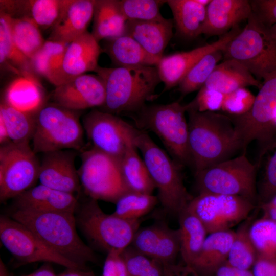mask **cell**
<instances>
[{
	"label": "cell",
	"instance_id": "2e32d148",
	"mask_svg": "<svg viewBox=\"0 0 276 276\" xmlns=\"http://www.w3.org/2000/svg\"><path fill=\"white\" fill-rule=\"evenodd\" d=\"M105 97L104 84L97 74L79 76L55 87L51 94L53 103L77 111L102 107Z\"/></svg>",
	"mask_w": 276,
	"mask_h": 276
},
{
	"label": "cell",
	"instance_id": "4fadbf2b",
	"mask_svg": "<svg viewBox=\"0 0 276 276\" xmlns=\"http://www.w3.org/2000/svg\"><path fill=\"white\" fill-rule=\"evenodd\" d=\"M254 204L239 196L201 193L193 198L188 207L211 234L228 231L246 220Z\"/></svg>",
	"mask_w": 276,
	"mask_h": 276
},
{
	"label": "cell",
	"instance_id": "4dcf8cb0",
	"mask_svg": "<svg viewBox=\"0 0 276 276\" xmlns=\"http://www.w3.org/2000/svg\"><path fill=\"white\" fill-rule=\"evenodd\" d=\"M107 40L105 52L117 67L156 66L161 58L148 53L127 35Z\"/></svg>",
	"mask_w": 276,
	"mask_h": 276
},
{
	"label": "cell",
	"instance_id": "3957f363",
	"mask_svg": "<svg viewBox=\"0 0 276 276\" xmlns=\"http://www.w3.org/2000/svg\"><path fill=\"white\" fill-rule=\"evenodd\" d=\"M103 81L105 101L102 111L128 116L140 111L146 103L157 97L161 82L155 66L104 67L94 71Z\"/></svg>",
	"mask_w": 276,
	"mask_h": 276
},
{
	"label": "cell",
	"instance_id": "52a82bcc",
	"mask_svg": "<svg viewBox=\"0 0 276 276\" xmlns=\"http://www.w3.org/2000/svg\"><path fill=\"white\" fill-rule=\"evenodd\" d=\"M247 20L222 51L223 58L238 61L258 80L263 81L276 72V45L269 28L253 12Z\"/></svg>",
	"mask_w": 276,
	"mask_h": 276
},
{
	"label": "cell",
	"instance_id": "5bb4252c",
	"mask_svg": "<svg viewBox=\"0 0 276 276\" xmlns=\"http://www.w3.org/2000/svg\"><path fill=\"white\" fill-rule=\"evenodd\" d=\"M0 239L5 247L22 263L47 262L67 269L84 271L52 250L28 227L10 217H0Z\"/></svg>",
	"mask_w": 276,
	"mask_h": 276
},
{
	"label": "cell",
	"instance_id": "484cf974",
	"mask_svg": "<svg viewBox=\"0 0 276 276\" xmlns=\"http://www.w3.org/2000/svg\"><path fill=\"white\" fill-rule=\"evenodd\" d=\"M235 234L230 230L209 234L198 256L189 266L200 276H213L227 261Z\"/></svg>",
	"mask_w": 276,
	"mask_h": 276
},
{
	"label": "cell",
	"instance_id": "8fae6325",
	"mask_svg": "<svg viewBox=\"0 0 276 276\" xmlns=\"http://www.w3.org/2000/svg\"><path fill=\"white\" fill-rule=\"evenodd\" d=\"M275 111L276 72L263 81L254 104L247 113L239 116L228 114L241 139L242 153L246 154L248 146L254 141L261 150L276 135L272 127Z\"/></svg>",
	"mask_w": 276,
	"mask_h": 276
},
{
	"label": "cell",
	"instance_id": "f6af8a7d",
	"mask_svg": "<svg viewBox=\"0 0 276 276\" xmlns=\"http://www.w3.org/2000/svg\"><path fill=\"white\" fill-rule=\"evenodd\" d=\"M255 98L246 87L238 88L224 95L221 110L231 116L243 115L251 108Z\"/></svg>",
	"mask_w": 276,
	"mask_h": 276
},
{
	"label": "cell",
	"instance_id": "d590c367",
	"mask_svg": "<svg viewBox=\"0 0 276 276\" xmlns=\"http://www.w3.org/2000/svg\"><path fill=\"white\" fill-rule=\"evenodd\" d=\"M68 44L45 40L41 48L30 59L33 72L50 81L61 67Z\"/></svg>",
	"mask_w": 276,
	"mask_h": 276
},
{
	"label": "cell",
	"instance_id": "277c9868",
	"mask_svg": "<svg viewBox=\"0 0 276 276\" xmlns=\"http://www.w3.org/2000/svg\"><path fill=\"white\" fill-rule=\"evenodd\" d=\"M131 134L157 189L158 201L166 212L178 215L193 199L184 185L182 168L156 144L147 132L132 125Z\"/></svg>",
	"mask_w": 276,
	"mask_h": 276
},
{
	"label": "cell",
	"instance_id": "f35d334b",
	"mask_svg": "<svg viewBox=\"0 0 276 276\" xmlns=\"http://www.w3.org/2000/svg\"><path fill=\"white\" fill-rule=\"evenodd\" d=\"M223 50H217L202 57L186 74L178 86L181 97L199 90L205 84L216 66L223 58Z\"/></svg>",
	"mask_w": 276,
	"mask_h": 276
},
{
	"label": "cell",
	"instance_id": "8992f818",
	"mask_svg": "<svg viewBox=\"0 0 276 276\" xmlns=\"http://www.w3.org/2000/svg\"><path fill=\"white\" fill-rule=\"evenodd\" d=\"M79 111L54 103L43 105L35 113V127L32 139L35 153L74 150L84 151L83 127Z\"/></svg>",
	"mask_w": 276,
	"mask_h": 276
},
{
	"label": "cell",
	"instance_id": "681fc988",
	"mask_svg": "<svg viewBox=\"0 0 276 276\" xmlns=\"http://www.w3.org/2000/svg\"><path fill=\"white\" fill-rule=\"evenodd\" d=\"M252 269L254 276H276V257L258 255Z\"/></svg>",
	"mask_w": 276,
	"mask_h": 276
},
{
	"label": "cell",
	"instance_id": "bcb514c9",
	"mask_svg": "<svg viewBox=\"0 0 276 276\" xmlns=\"http://www.w3.org/2000/svg\"><path fill=\"white\" fill-rule=\"evenodd\" d=\"M223 97V94L203 86L195 97L185 105L186 109L199 112H217L221 110Z\"/></svg>",
	"mask_w": 276,
	"mask_h": 276
},
{
	"label": "cell",
	"instance_id": "6f0895ef",
	"mask_svg": "<svg viewBox=\"0 0 276 276\" xmlns=\"http://www.w3.org/2000/svg\"><path fill=\"white\" fill-rule=\"evenodd\" d=\"M58 276H92L89 272L75 269H68V270Z\"/></svg>",
	"mask_w": 276,
	"mask_h": 276
},
{
	"label": "cell",
	"instance_id": "ac0fdd59",
	"mask_svg": "<svg viewBox=\"0 0 276 276\" xmlns=\"http://www.w3.org/2000/svg\"><path fill=\"white\" fill-rule=\"evenodd\" d=\"M102 51L91 33L86 31L68 44L60 69L49 82L56 87L94 72Z\"/></svg>",
	"mask_w": 276,
	"mask_h": 276
},
{
	"label": "cell",
	"instance_id": "ffe728a7",
	"mask_svg": "<svg viewBox=\"0 0 276 276\" xmlns=\"http://www.w3.org/2000/svg\"><path fill=\"white\" fill-rule=\"evenodd\" d=\"M78 151L61 150L43 153L38 180L40 184L75 195L81 189L75 160Z\"/></svg>",
	"mask_w": 276,
	"mask_h": 276
},
{
	"label": "cell",
	"instance_id": "b9f144b4",
	"mask_svg": "<svg viewBox=\"0 0 276 276\" xmlns=\"http://www.w3.org/2000/svg\"><path fill=\"white\" fill-rule=\"evenodd\" d=\"M249 235L258 255L276 257V221L258 219L250 225Z\"/></svg>",
	"mask_w": 276,
	"mask_h": 276
},
{
	"label": "cell",
	"instance_id": "7a4b0ae2",
	"mask_svg": "<svg viewBox=\"0 0 276 276\" xmlns=\"http://www.w3.org/2000/svg\"><path fill=\"white\" fill-rule=\"evenodd\" d=\"M31 230L46 246L86 271L96 256L79 236L74 213L15 209L10 216Z\"/></svg>",
	"mask_w": 276,
	"mask_h": 276
},
{
	"label": "cell",
	"instance_id": "7bdbcfd3",
	"mask_svg": "<svg viewBox=\"0 0 276 276\" xmlns=\"http://www.w3.org/2000/svg\"><path fill=\"white\" fill-rule=\"evenodd\" d=\"M128 276H163V264L148 257L131 245L122 252Z\"/></svg>",
	"mask_w": 276,
	"mask_h": 276
},
{
	"label": "cell",
	"instance_id": "1f68e13d",
	"mask_svg": "<svg viewBox=\"0 0 276 276\" xmlns=\"http://www.w3.org/2000/svg\"><path fill=\"white\" fill-rule=\"evenodd\" d=\"M178 216L180 253L185 264L190 266L199 254L208 232L202 222L188 206Z\"/></svg>",
	"mask_w": 276,
	"mask_h": 276
},
{
	"label": "cell",
	"instance_id": "f5cc1de1",
	"mask_svg": "<svg viewBox=\"0 0 276 276\" xmlns=\"http://www.w3.org/2000/svg\"><path fill=\"white\" fill-rule=\"evenodd\" d=\"M176 267L179 276H200L191 267L186 264L176 265Z\"/></svg>",
	"mask_w": 276,
	"mask_h": 276
},
{
	"label": "cell",
	"instance_id": "f546056e",
	"mask_svg": "<svg viewBox=\"0 0 276 276\" xmlns=\"http://www.w3.org/2000/svg\"><path fill=\"white\" fill-rule=\"evenodd\" d=\"M166 3L172 11L174 26L178 35L193 39L202 34L207 6L197 0H168Z\"/></svg>",
	"mask_w": 276,
	"mask_h": 276
},
{
	"label": "cell",
	"instance_id": "7dc6e473",
	"mask_svg": "<svg viewBox=\"0 0 276 276\" xmlns=\"http://www.w3.org/2000/svg\"><path fill=\"white\" fill-rule=\"evenodd\" d=\"M252 12L266 26L276 24V0L250 1Z\"/></svg>",
	"mask_w": 276,
	"mask_h": 276
},
{
	"label": "cell",
	"instance_id": "9c48e42d",
	"mask_svg": "<svg viewBox=\"0 0 276 276\" xmlns=\"http://www.w3.org/2000/svg\"><path fill=\"white\" fill-rule=\"evenodd\" d=\"M91 198L83 203L75 216L77 226L95 246L107 253L124 250L131 243L140 227V220H128L105 213Z\"/></svg>",
	"mask_w": 276,
	"mask_h": 276
},
{
	"label": "cell",
	"instance_id": "ab89813d",
	"mask_svg": "<svg viewBox=\"0 0 276 276\" xmlns=\"http://www.w3.org/2000/svg\"><path fill=\"white\" fill-rule=\"evenodd\" d=\"M158 202L157 196L129 191L116 202L114 215L128 220L140 218L151 211Z\"/></svg>",
	"mask_w": 276,
	"mask_h": 276
},
{
	"label": "cell",
	"instance_id": "8d00e7d4",
	"mask_svg": "<svg viewBox=\"0 0 276 276\" xmlns=\"http://www.w3.org/2000/svg\"><path fill=\"white\" fill-rule=\"evenodd\" d=\"M256 163L258 168L262 167L257 191L258 201L261 204L276 195V135L259 151Z\"/></svg>",
	"mask_w": 276,
	"mask_h": 276
},
{
	"label": "cell",
	"instance_id": "f907efd6",
	"mask_svg": "<svg viewBox=\"0 0 276 276\" xmlns=\"http://www.w3.org/2000/svg\"><path fill=\"white\" fill-rule=\"evenodd\" d=\"M213 276H254L249 270H243L230 265L227 261L220 266Z\"/></svg>",
	"mask_w": 276,
	"mask_h": 276
},
{
	"label": "cell",
	"instance_id": "74e56055",
	"mask_svg": "<svg viewBox=\"0 0 276 276\" xmlns=\"http://www.w3.org/2000/svg\"><path fill=\"white\" fill-rule=\"evenodd\" d=\"M250 222L248 217L235 232L227 260L230 265L243 270H249L258 255L249 235Z\"/></svg>",
	"mask_w": 276,
	"mask_h": 276
},
{
	"label": "cell",
	"instance_id": "6da1fadb",
	"mask_svg": "<svg viewBox=\"0 0 276 276\" xmlns=\"http://www.w3.org/2000/svg\"><path fill=\"white\" fill-rule=\"evenodd\" d=\"M189 147L195 172L242 152L239 134L230 117L214 111L187 109Z\"/></svg>",
	"mask_w": 276,
	"mask_h": 276
},
{
	"label": "cell",
	"instance_id": "4316f807",
	"mask_svg": "<svg viewBox=\"0 0 276 276\" xmlns=\"http://www.w3.org/2000/svg\"><path fill=\"white\" fill-rule=\"evenodd\" d=\"M262 84L238 61L224 59L216 66L203 86L225 95L247 86L260 89Z\"/></svg>",
	"mask_w": 276,
	"mask_h": 276
},
{
	"label": "cell",
	"instance_id": "11a10c76",
	"mask_svg": "<svg viewBox=\"0 0 276 276\" xmlns=\"http://www.w3.org/2000/svg\"><path fill=\"white\" fill-rule=\"evenodd\" d=\"M11 142L6 127L3 121L0 119V144L1 145Z\"/></svg>",
	"mask_w": 276,
	"mask_h": 276
},
{
	"label": "cell",
	"instance_id": "c3c4849f",
	"mask_svg": "<svg viewBox=\"0 0 276 276\" xmlns=\"http://www.w3.org/2000/svg\"><path fill=\"white\" fill-rule=\"evenodd\" d=\"M112 250L107 253L104 262L102 276H128L126 265L122 252Z\"/></svg>",
	"mask_w": 276,
	"mask_h": 276
},
{
	"label": "cell",
	"instance_id": "680465c9",
	"mask_svg": "<svg viewBox=\"0 0 276 276\" xmlns=\"http://www.w3.org/2000/svg\"><path fill=\"white\" fill-rule=\"evenodd\" d=\"M0 276H10L6 266L1 259L0 261Z\"/></svg>",
	"mask_w": 276,
	"mask_h": 276
},
{
	"label": "cell",
	"instance_id": "ee69618b",
	"mask_svg": "<svg viewBox=\"0 0 276 276\" xmlns=\"http://www.w3.org/2000/svg\"><path fill=\"white\" fill-rule=\"evenodd\" d=\"M167 1L120 0L121 11L127 20L148 21L163 16L160 9Z\"/></svg>",
	"mask_w": 276,
	"mask_h": 276
},
{
	"label": "cell",
	"instance_id": "83f0119b",
	"mask_svg": "<svg viewBox=\"0 0 276 276\" xmlns=\"http://www.w3.org/2000/svg\"><path fill=\"white\" fill-rule=\"evenodd\" d=\"M42 88L33 74L26 73L13 80L7 87L4 102L33 114L43 105Z\"/></svg>",
	"mask_w": 276,
	"mask_h": 276
},
{
	"label": "cell",
	"instance_id": "44dd1931",
	"mask_svg": "<svg viewBox=\"0 0 276 276\" xmlns=\"http://www.w3.org/2000/svg\"><path fill=\"white\" fill-rule=\"evenodd\" d=\"M95 0H64L60 16L48 40L69 44L86 31L94 16Z\"/></svg>",
	"mask_w": 276,
	"mask_h": 276
},
{
	"label": "cell",
	"instance_id": "9f6ffc18",
	"mask_svg": "<svg viewBox=\"0 0 276 276\" xmlns=\"http://www.w3.org/2000/svg\"><path fill=\"white\" fill-rule=\"evenodd\" d=\"M163 276H179L176 268V265L174 264H164Z\"/></svg>",
	"mask_w": 276,
	"mask_h": 276
},
{
	"label": "cell",
	"instance_id": "cb8c5ba5",
	"mask_svg": "<svg viewBox=\"0 0 276 276\" xmlns=\"http://www.w3.org/2000/svg\"><path fill=\"white\" fill-rule=\"evenodd\" d=\"M173 19L162 18L148 21L127 20L125 35L135 40L148 53L158 57L173 36Z\"/></svg>",
	"mask_w": 276,
	"mask_h": 276
},
{
	"label": "cell",
	"instance_id": "d6a6232c",
	"mask_svg": "<svg viewBox=\"0 0 276 276\" xmlns=\"http://www.w3.org/2000/svg\"><path fill=\"white\" fill-rule=\"evenodd\" d=\"M0 119L5 125L11 142L29 144L35 131V114L20 110L3 101L0 105Z\"/></svg>",
	"mask_w": 276,
	"mask_h": 276
},
{
	"label": "cell",
	"instance_id": "816d5d0a",
	"mask_svg": "<svg viewBox=\"0 0 276 276\" xmlns=\"http://www.w3.org/2000/svg\"><path fill=\"white\" fill-rule=\"evenodd\" d=\"M260 204L263 212L262 218L276 221V195L267 202Z\"/></svg>",
	"mask_w": 276,
	"mask_h": 276
},
{
	"label": "cell",
	"instance_id": "7c38bea8",
	"mask_svg": "<svg viewBox=\"0 0 276 276\" xmlns=\"http://www.w3.org/2000/svg\"><path fill=\"white\" fill-rule=\"evenodd\" d=\"M29 144L12 142L0 147V200L14 198L34 187L40 166Z\"/></svg>",
	"mask_w": 276,
	"mask_h": 276
},
{
	"label": "cell",
	"instance_id": "f1b7e54d",
	"mask_svg": "<svg viewBox=\"0 0 276 276\" xmlns=\"http://www.w3.org/2000/svg\"><path fill=\"white\" fill-rule=\"evenodd\" d=\"M127 21L119 1L95 0L91 34L98 42L125 35Z\"/></svg>",
	"mask_w": 276,
	"mask_h": 276
},
{
	"label": "cell",
	"instance_id": "e0dca14e",
	"mask_svg": "<svg viewBox=\"0 0 276 276\" xmlns=\"http://www.w3.org/2000/svg\"><path fill=\"white\" fill-rule=\"evenodd\" d=\"M241 30L237 26L211 43L163 56L155 67L161 82L164 84V91L178 86L189 71L206 54L217 50H223Z\"/></svg>",
	"mask_w": 276,
	"mask_h": 276
},
{
	"label": "cell",
	"instance_id": "30bf717a",
	"mask_svg": "<svg viewBox=\"0 0 276 276\" xmlns=\"http://www.w3.org/2000/svg\"><path fill=\"white\" fill-rule=\"evenodd\" d=\"M80 154L81 164L78 173L89 197L116 203L130 191L124 180L119 161L92 147Z\"/></svg>",
	"mask_w": 276,
	"mask_h": 276
},
{
	"label": "cell",
	"instance_id": "7402d4cb",
	"mask_svg": "<svg viewBox=\"0 0 276 276\" xmlns=\"http://www.w3.org/2000/svg\"><path fill=\"white\" fill-rule=\"evenodd\" d=\"M252 13L250 1L211 0L206 7L202 34L222 36L247 20Z\"/></svg>",
	"mask_w": 276,
	"mask_h": 276
},
{
	"label": "cell",
	"instance_id": "d4e9b609",
	"mask_svg": "<svg viewBox=\"0 0 276 276\" xmlns=\"http://www.w3.org/2000/svg\"><path fill=\"white\" fill-rule=\"evenodd\" d=\"M131 126L128 123L125 132L126 148L120 162L122 176L130 191L152 194L156 187L144 160L137 153L131 136Z\"/></svg>",
	"mask_w": 276,
	"mask_h": 276
},
{
	"label": "cell",
	"instance_id": "60d3db41",
	"mask_svg": "<svg viewBox=\"0 0 276 276\" xmlns=\"http://www.w3.org/2000/svg\"><path fill=\"white\" fill-rule=\"evenodd\" d=\"M64 0L23 1L21 14L43 29L53 28L58 21Z\"/></svg>",
	"mask_w": 276,
	"mask_h": 276
},
{
	"label": "cell",
	"instance_id": "9a60e30c",
	"mask_svg": "<svg viewBox=\"0 0 276 276\" xmlns=\"http://www.w3.org/2000/svg\"><path fill=\"white\" fill-rule=\"evenodd\" d=\"M128 123L117 115L96 109L86 113L82 120L92 147L120 162L125 150Z\"/></svg>",
	"mask_w": 276,
	"mask_h": 276
},
{
	"label": "cell",
	"instance_id": "91938a15",
	"mask_svg": "<svg viewBox=\"0 0 276 276\" xmlns=\"http://www.w3.org/2000/svg\"><path fill=\"white\" fill-rule=\"evenodd\" d=\"M270 32L276 45V24L269 28Z\"/></svg>",
	"mask_w": 276,
	"mask_h": 276
},
{
	"label": "cell",
	"instance_id": "603a6c76",
	"mask_svg": "<svg viewBox=\"0 0 276 276\" xmlns=\"http://www.w3.org/2000/svg\"><path fill=\"white\" fill-rule=\"evenodd\" d=\"M14 199L15 209L27 211L75 213L78 207L75 195L41 184L31 188Z\"/></svg>",
	"mask_w": 276,
	"mask_h": 276
},
{
	"label": "cell",
	"instance_id": "5b68a950",
	"mask_svg": "<svg viewBox=\"0 0 276 276\" xmlns=\"http://www.w3.org/2000/svg\"><path fill=\"white\" fill-rule=\"evenodd\" d=\"M186 113L185 105L174 102L167 104L146 105L140 111L129 116L137 129L155 134L171 158L182 168L192 166Z\"/></svg>",
	"mask_w": 276,
	"mask_h": 276
},
{
	"label": "cell",
	"instance_id": "d6986e66",
	"mask_svg": "<svg viewBox=\"0 0 276 276\" xmlns=\"http://www.w3.org/2000/svg\"><path fill=\"white\" fill-rule=\"evenodd\" d=\"M130 245L163 265L174 264L180 253L179 230L172 229L163 222L139 227Z\"/></svg>",
	"mask_w": 276,
	"mask_h": 276
},
{
	"label": "cell",
	"instance_id": "ba28073f",
	"mask_svg": "<svg viewBox=\"0 0 276 276\" xmlns=\"http://www.w3.org/2000/svg\"><path fill=\"white\" fill-rule=\"evenodd\" d=\"M258 171L257 163L242 153L195 172L196 185L199 193L239 196L255 203L258 201Z\"/></svg>",
	"mask_w": 276,
	"mask_h": 276
},
{
	"label": "cell",
	"instance_id": "836d02e7",
	"mask_svg": "<svg viewBox=\"0 0 276 276\" xmlns=\"http://www.w3.org/2000/svg\"><path fill=\"white\" fill-rule=\"evenodd\" d=\"M11 16L0 12V62L21 75L33 74L30 61L16 47L11 30Z\"/></svg>",
	"mask_w": 276,
	"mask_h": 276
},
{
	"label": "cell",
	"instance_id": "e575fe53",
	"mask_svg": "<svg viewBox=\"0 0 276 276\" xmlns=\"http://www.w3.org/2000/svg\"><path fill=\"white\" fill-rule=\"evenodd\" d=\"M10 24L14 44L23 55L31 59L45 41L39 27L32 19L26 16L11 17Z\"/></svg>",
	"mask_w": 276,
	"mask_h": 276
},
{
	"label": "cell",
	"instance_id": "db71d44e",
	"mask_svg": "<svg viewBox=\"0 0 276 276\" xmlns=\"http://www.w3.org/2000/svg\"><path fill=\"white\" fill-rule=\"evenodd\" d=\"M22 276H57L51 267L45 266L41 267L35 272Z\"/></svg>",
	"mask_w": 276,
	"mask_h": 276
}]
</instances>
